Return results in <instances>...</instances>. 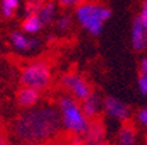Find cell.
<instances>
[{
	"mask_svg": "<svg viewBox=\"0 0 147 145\" xmlns=\"http://www.w3.org/2000/svg\"><path fill=\"white\" fill-rule=\"evenodd\" d=\"M61 124V112L55 107L34 106L12 122L11 135L22 145H41L58 135Z\"/></svg>",
	"mask_w": 147,
	"mask_h": 145,
	"instance_id": "cell-1",
	"label": "cell"
},
{
	"mask_svg": "<svg viewBox=\"0 0 147 145\" xmlns=\"http://www.w3.org/2000/svg\"><path fill=\"white\" fill-rule=\"evenodd\" d=\"M61 119L64 128L72 135L83 136L88 128V119L84 116L82 107L72 97L63 96L58 102Z\"/></svg>",
	"mask_w": 147,
	"mask_h": 145,
	"instance_id": "cell-2",
	"label": "cell"
},
{
	"mask_svg": "<svg viewBox=\"0 0 147 145\" xmlns=\"http://www.w3.org/2000/svg\"><path fill=\"white\" fill-rule=\"evenodd\" d=\"M21 86L42 92L51 84V68L46 60H36L26 64L20 73Z\"/></svg>",
	"mask_w": 147,
	"mask_h": 145,
	"instance_id": "cell-3",
	"label": "cell"
},
{
	"mask_svg": "<svg viewBox=\"0 0 147 145\" xmlns=\"http://www.w3.org/2000/svg\"><path fill=\"white\" fill-rule=\"evenodd\" d=\"M76 16L84 29L97 35L101 33L104 21L110 17V11L96 3H82L76 8Z\"/></svg>",
	"mask_w": 147,
	"mask_h": 145,
	"instance_id": "cell-4",
	"label": "cell"
},
{
	"mask_svg": "<svg viewBox=\"0 0 147 145\" xmlns=\"http://www.w3.org/2000/svg\"><path fill=\"white\" fill-rule=\"evenodd\" d=\"M61 85L75 97V100L84 101L92 94V88L88 82L75 73L64 75L61 79Z\"/></svg>",
	"mask_w": 147,
	"mask_h": 145,
	"instance_id": "cell-5",
	"label": "cell"
},
{
	"mask_svg": "<svg viewBox=\"0 0 147 145\" xmlns=\"http://www.w3.org/2000/svg\"><path fill=\"white\" fill-rule=\"evenodd\" d=\"M84 145H107L104 139V127L101 120L91 119L88 122V128L83 135Z\"/></svg>",
	"mask_w": 147,
	"mask_h": 145,
	"instance_id": "cell-6",
	"label": "cell"
},
{
	"mask_svg": "<svg viewBox=\"0 0 147 145\" xmlns=\"http://www.w3.org/2000/svg\"><path fill=\"white\" fill-rule=\"evenodd\" d=\"M104 109L107 111V114L109 116L114 119H118V120H127L129 116H130V109L125 103H122L121 101L116 100L113 97H108L104 101Z\"/></svg>",
	"mask_w": 147,
	"mask_h": 145,
	"instance_id": "cell-7",
	"label": "cell"
},
{
	"mask_svg": "<svg viewBox=\"0 0 147 145\" xmlns=\"http://www.w3.org/2000/svg\"><path fill=\"white\" fill-rule=\"evenodd\" d=\"M16 100H17V103L21 106V107L32 109V107H34V106L37 105V102L40 101V92L33 88L21 86V88L17 90Z\"/></svg>",
	"mask_w": 147,
	"mask_h": 145,
	"instance_id": "cell-8",
	"label": "cell"
},
{
	"mask_svg": "<svg viewBox=\"0 0 147 145\" xmlns=\"http://www.w3.org/2000/svg\"><path fill=\"white\" fill-rule=\"evenodd\" d=\"M131 42L135 50L142 51L144 50L147 46V30L142 26V24L139 22V18H135L134 25H133L131 30Z\"/></svg>",
	"mask_w": 147,
	"mask_h": 145,
	"instance_id": "cell-9",
	"label": "cell"
},
{
	"mask_svg": "<svg viewBox=\"0 0 147 145\" xmlns=\"http://www.w3.org/2000/svg\"><path fill=\"white\" fill-rule=\"evenodd\" d=\"M11 42L16 48L22 50V51H28L38 46V39H30L20 31H13L11 34Z\"/></svg>",
	"mask_w": 147,
	"mask_h": 145,
	"instance_id": "cell-10",
	"label": "cell"
},
{
	"mask_svg": "<svg viewBox=\"0 0 147 145\" xmlns=\"http://www.w3.org/2000/svg\"><path fill=\"white\" fill-rule=\"evenodd\" d=\"M41 145H84V140H83V136H79V135H72V133L62 135V133H58L54 139L43 142Z\"/></svg>",
	"mask_w": 147,
	"mask_h": 145,
	"instance_id": "cell-11",
	"label": "cell"
},
{
	"mask_svg": "<svg viewBox=\"0 0 147 145\" xmlns=\"http://www.w3.org/2000/svg\"><path fill=\"white\" fill-rule=\"evenodd\" d=\"M82 111L84 114L87 119H95L96 114L98 111V106H100V100H98V96L92 93L88 98H86L84 101H82Z\"/></svg>",
	"mask_w": 147,
	"mask_h": 145,
	"instance_id": "cell-12",
	"label": "cell"
},
{
	"mask_svg": "<svg viewBox=\"0 0 147 145\" xmlns=\"http://www.w3.org/2000/svg\"><path fill=\"white\" fill-rule=\"evenodd\" d=\"M135 135H137V131H135L134 124L131 122H123L122 127L119 130L118 133V140L121 145H133L135 142Z\"/></svg>",
	"mask_w": 147,
	"mask_h": 145,
	"instance_id": "cell-13",
	"label": "cell"
},
{
	"mask_svg": "<svg viewBox=\"0 0 147 145\" xmlns=\"http://www.w3.org/2000/svg\"><path fill=\"white\" fill-rule=\"evenodd\" d=\"M37 15H38V17H40L43 26L51 24L53 18H54V15H55V3L54 1H45Z\"/></svg>",
	"mask_w": 147,
	"mask_h": 145,
	"instance_id": "cell-14",
	"label": "cell"
},
{
	"mask_svg": "<svg viewBox=\"0 0 147 145\" xmlns=\"http://www.w3.org/2000/svg\"><path fill=\"white\" fill-rule=\"evenodd\" d=\"M42 22H41L38 15H26L22 21V30L30 34H36L42 29Z\"/></svg>",
	"mask_w": 147,
	"mask_h": 145,
	"instance_id": "cell-15",
	"label": "cell"
},
{
	"mask_svg": "<svg viewBox=\"0 0 147 145\" xmlns=\"http://www.w3.org/2000/svg\"><path fill=\"white\" fill-rule=\"evenodd\" d=\"M18 8V0H1V15L5 18H11Z\"/></svg>",
	"mask_w": 147,
	"mask_h": 145,
	"instance_id": "cell-16",
	"label": "cell"
},
{
	"mask_svg": "<svg viewBox=\"0 0 147 145\" xmlns=\"http://www.w3.org/2000/svg\"><path fill=\"white\" fill-rule=\"evenodd\" d=\"M43 0H28L26 1V15H37L41 9Z\"/></svg>",
	"mask_w": 147,
	"mask_h": 145,
	"instance_id": "cell-17",
	"label": "cell"
},
{
	"mask_svg": "<svg viewBox=\"0 0 147 145\" xmlns=\"http://www.w3.org/2000/svg\"><path fill=\"white\" fill-rule=\"evenodd\" d=\"M0 145H12L9 139V132L3 123H0Z\"/></svg>",
	"mask_w": 147,
	"mask_h": 145,
	"instance_id": "cell-18",
	"label": "cell"
},
{
	"mask_svg": "<svg viewBox=\"0 0 147 145\" xmlns=\"http://www.w3.org/2000/svg\"><path fill=\"white\" fill-rule=\"evenodd\" d=\"M70 24H71V18L68 16H62L57 21V27L59 30H66V29L70 27Z\"/></svg>",
	"mask_w": 147,
	"mask_h": 145,
	"instance_id": "cell-19",
	"label": "cell"
},
{
	"mask_svg": "<svg viewBox=\"0 0 147 145\" xmlns=\"http://www.w3.org/2000/svg\"><path fill=\"white\" fill-rule=\"evenodd\" d=\"M139 89L143 94H147V73L141 75V77H139Z\"/></svg>",
	"mask_w": 147,
	"mask_h": 145,
	"instance_id": "cell-20",
	"label": "cell"
},
{
	"mask_svg": "<svg viewBox=\"0 0 147 145\" xmlns=\"http://www.w3.org/2000/svg\"><path fill=\"white\" fill-rule=\"evenodd\" d=\"M58 3L62 7H74L79 4V0H58Z\"/></svg>",
	"mask_w": 147,
	"mask_h": 145,
	"instance_id": "cell-21",
	"label": "cell"
},
{
	"mask_svg": "<svg viewBox=\"0 0 147 145\" xmlns=\"http://www.w3.org/2000/svg\"><path fill=\"white\" fill-rule=\"evenodd\" d=\"M138 18H139V22L142 24V26L147 30V11H142L141 16H139Z\"/></svg>",
	"mask_w": 147,
	"mask_h": 145,
	"instance_id": "cell-22",
	"label": "cell"
},
{
	"mask_svg": "<svg viewBox=\"0 0 147 145\" xmlns=\"http://www.w3.org/2000/svg\"><path fill=\"white\" fill-rule=\"evenodd\" d=\"M138 118H139V120H141L142 123L147 126V107L146 109H143L139 114H138Z\"/></svg>",
	"mask_w": 147,
	"mask_h": 145,
	"instance_id": "cell-23",
	"label": "cell"
},
{
	"mask_svg": "<svg viewBox=\"0 0 147 145\" xmlns=\"http://www.w3.org/2000/svg\"><path fill=\"white\" fill-rule=\"evenodd\" d=\"M139 69H141V75H146L147 73V57H144L143 60H142Z\"/></svg>",
	"mask_w": 147,
	"mask_h": 145,
	"instance_id": "cell-24",
	"label": "cell"
},
{
	"mask_svg": "<svg viewBox=\"0 0 147 145\" xmlns=\"http://www.w3.org/2000/svg\"><path fill=\"white\" fill-rule=\"evenodd\" d=\"M143 11H147V0L144 1V5H143Z\"/></svg>",
	"mask_w": 147,
	"mask_h": 145,
	"instance_id": "cell-25",
	"label": "cell"
},
{
	"mask_svg": "<svg viewBox=\"0 0 147 145\" xmlns=\"http://www.w3.org/2000/svg\"><path fill=\"white\" fill-rule=\"evenodd\" d=\"M82 1H83V0H79V3H82Z\"/></svg>",
	"mask_w": 147,
	"mask_h": 145,
	"instance_id": "cell-26",
	"label": "cell"
}]
</instances>
